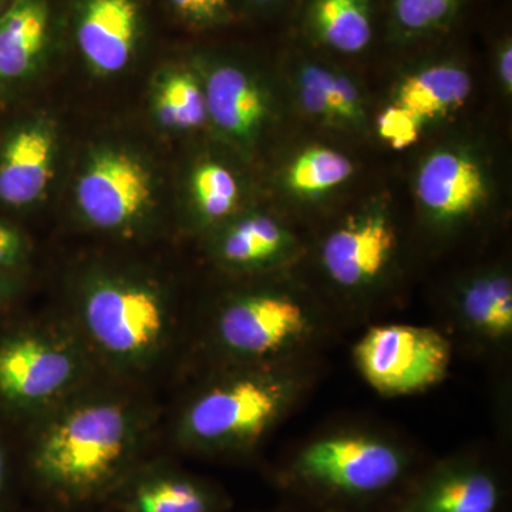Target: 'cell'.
Returning a JSON list of instances; mask_svg holds the SVG:
<instances>
[{
    "label": "cell",
    "instance_id": "cell-1",
    "mask_svg": "<svg viewBox=\"0 0 512 512\" xmlns=\"http://www.w3.org/2000/svg\"><path fill=\"white\" fill-rule=\"evenodd\" d=\"M431 457L370 421H342L292 444L269 481L295 512H390Z\"/></svg>",
    "mask_w": 512,
    "mask_h": 512
},
{
    "label": "cell",
    "instance_id": "cell-2",
    "mask_svg": "<svg viewBox=\"0 0 512 512\" xmlns=\"http://www.w3.org/2000/svg\"><path fill=\"white\" fill-rule=\"evenodd\" d=\"M322 355L215 367L185 404L177 424L184 450L211 458H249L311 399Z\"/></svg>",
    "mask_w": 512,
    "mask_h": 512
},
{
    "label": "cell",
    "instance_id": "cell-3",
    "mask_svg": "<svg viewBox=\"0 0 512 512\" xmlns=\"http://www.w3.org/2000/svg\"><path fill=\"white\" fill-rule=\"evenodd\" d=\"M141 431L140 412L124 400L74 403L37 437L32 451L37 483L69 503L99 497L126 476Z\"/></svg>",
    "mask_w": 512,
    "mask_h": 512
},
{
    "label": "cell",
    "instance_id": "cell-4",
    "mask_svg": "<svg viewBox=\"0 0 512 512\" xmlns=\"http://www.w3.org/2000/svg\"><path fill=\"white\" fill-rule=\"evenodd\" d=\"M343 326L328 303L281 284L232 293L210 319L215 367L322 355Z\"/></svg>",
    "mask_w": 512,
    "mask_h": 512
},
{
    "label": "cell",
    "instance_id": "cell-5",
    "mask_svg": "<svg viewBox=\"0 0 512 512\" xmlns=\"http://www.w3.org/2000/svg\"><path fill=\"white\" fill-rule=\"evenodd\" d=\"M399 254V234L386 212L350 217L320 242L319 266L332 288L343 329L366 323L382 308L383 291Z\"/></svg>",
    "mask_w": 512,
    "mask_h": 512
},
{
    "label": "cell",
    "instance_id": "cell-6",
    "mask_svg": "<svg viewBox=\"0 0 512 512\" xmlns=\"http://www.w3.org/2000/svg\"><path fill=\"white\" fill-rule=\"evenodd\" d=\"M80 322L94 348L119 369L150 365L170 336L173 318L164 296L133 279H94L79 303Z\"/></svg>",
    "mask_w": 512,
    "mask_h": 512
},
{
    "label": "cell",
    "instance_id": "cell-7",
    "mask_svg": "<svg viewBox=\"0 0 512 512\" xmlns=\"http://www.w3.org/2000/svg\"><path fill=\"white\" fill-rule=\"evenodd\" d=\"M456 346L433 326L373 323L356 340L353 365L367 386L384 397L414 396L450 375Z\"/></svg>",
    "mask_w": 512,
    "mask_h": 512
},
{
    "label": "cell",
    "instance_id": "cell-8",
    "mask_svg": "<svg viewBox=\"0 0 512 512\" xmlns=\"http://www.w3.org/2000/svg\"><path fill=\"white\" fill-rule=\"evenodd\" d=\"M511 500L507 457L480 444L431 458L390 512H511Z\"/></svg>",
    "mask_w": 512,
    "mask_h": 512
},
{
    "label": "cell",
    "instance_id": "cell-9",
    "mask_svg": "<svg viewBox=\"0 0 512 512\" xmlns=\"http://www.w3.org/2000/svg\"><path fill=\"white\" fill-rule=\"evenodd\" d=\"M82 349L69 336L18 330L0 338V403L36 413L62 402L86 373Z\"/></svg>",
    "mask_w": 512,
    "mask_h": 512
},
{
    "label": "cell",
    "instance_id": "cell-10",
    "mask_svg": "<svg viewBox=\"0 0 512 512\" xmlns=\"http://www.w3.org/2000/svg\"><path fill=\"white\" fill-rule=\"evenodd\" d=\"M444 333L471 356L507 359L512 348V278L501 266L458 279L443 303Z\"/></svg>",
    "mask_w": 512,
    "mask_h": 512
},
{
    "label": "cell",
    "instance_id": "cell-11",
    "mask_svg": "<svg viewBox=\"0 0 512 512\" xmlns=\"http://www.w3.org/2000/svg\"><path fill=\"white\" fill-rule=\"evenodd\" d=\"M153 197L150 173L121 151L94 157L77 184L76 200L93 227L120 231L136 225Z\"/></svg>",
    "mask_w": 512,
    "mask_h": 512
},
{
    "label": "cell",
    "instance_id": "cell-12",
    "mask_svg": "<svg viewBox=\"0 0 512 512\" xmlns=\"http://www.w3.org/2000/svg\"><path fill=\"white\" fill-rule=\"evenodd\" d=\"M487 197L483 168L461 151H436L421 165L417 200L427 221L439 231H453L471 220Z\"/></svg>",
    "mask_w": 512,
    "mask_h": 512
},
{
    "label": "cell",
    "instance_id": "cell-13",
    "mask_svg": "<svg viewBox=\"0 0 512 512\" xmlns=\"http://www.w3.org/2000/svg\"><path fill=\"white\" fill-rule=\"evenodd\" d=\"M55 143L46 127L22 123L0 137V205L22 210L40 200L52 180Z\"/></svg>",
    "mask_w": 512,
    "mask_h": 512
},
{
    "label": "cell",
    "instance_id": "cell-14",
    "mask_svg": "<svg viewBox=\"0 0 512 512\" xmlns=\"http://www.w3.org/2000/svg\"><path fill=\"white\" fill-rule=\"evenodd\" d=\"M140 30L136 0H84L77 45L97 72H120L130 62Z\"/></svg>",
    "mask_w": 512,
    "mask_h": 512
},
{
    "label": "cell",
    "instance_id": "cell-15",
    "mask_svg": "<svg viewBox=\"0 0 512 512\" xmlns=\"http://www.w3.org/2000/svg\"><path fill=\"white\" fill-rule=\"evenodd\" d=\"M215 255L237 271L282 268L298 255L295 235L281 221L252 214L228 225L215 239Z\"/></svg>",
    "mask_w": 512,
    "mask_h": 512
},
{
    "label": "cell",
    "instance_id": "cell-16",
    "mask_svg": "<svg viewBox=\"0 0 512 512\" xmlns=\"http://www.w3.org/2000/svg\"><path fill=\"white\" fill-rule=\"evenodd\" d=\"M46 0H12L0 16V96L23 82L46 47Z\"/></svg>",
    "mask_w": 512,
    "mask_h": 512
},
{
    "label": "cell",
    "instance_id": "cell-17",
    "mask_svg": "<svg viewBox=\"0 0 512 512\" xmlns=\"http://www.w3.org/2000/svg\"><path fill=\"white\" fill-rule=\"evenodd\" d=\"M231 500L221 487L178 471L138 481L126 498L127 512H228Z\"/></svg>",
    "mask_w": 512,
    "mask_h": 512
},
{
    "label": "cell",
    "instance_id": "cell-18",
    "mask_svg": "<svg viewBox=\"0 0 512 512\" xmlns=\"http://www.w3.org/2000/svg\"><path fill=\"white\" fill-rule=\"evenodd\" d=\"M207 113L225 133L248 140L268 116V100L247 73L221 66L210 74L205 92Z\"/></svg>",
    "mask_w": 512,
    "mask_h": 512
},
{
    "label": "cell",
    "instance_id": "cell-19",
    "mask_svg": "<svg viewBox=\"0 0 512 512\" xmlns=\"http://www.w3.org/2000/svg\"><path fill=\"white\" fill-rule=\"evenodd\" d=\"M471 93L466 70L451 64L429 67L406 77L393 104L409 111L421 124L460 109Z\"/></svg>",
    "mask_w": 512,
    "mask_h": 512
},
{
    "label": "cell",
    "instance_id": "cell-20",
    "mask_svg": "<svg viewBox=\"0 0 512 512\" xmlns=\"http://www.w3.org/2000/svg\"><path fill=\"white\" fill-rule=\"evenodd\" d=\"M309 19L320 42L338 52H362L372 40L369 0H313Z\"/></svg>",
    "mask_w": 512,
    "mask_h": 512
},
{
    "label": "cell",
    "instance_id": "cell-21",
    "mask_svg": "<svg viewBox=\"0 0 512 512\" xmlns=\"http://www.w3.org/2000/svg\"><path fill=\"white\" fill-rule=\"evenodd\" d=\"M352 174L348 157L330 148L312 147L293 160L286 184L299 197L313 198L345 183Z\"/></svg>",
    "mask_w": 512,
    "mask_h": 512
},
{
    "label": "cell",
    "instance_id": "cell-22",
    "mask_svg": "<svg viewBox=\"0 0 512 512\" xmlns=\"http://www.w3.org/2000/svg\"><path fill=\"white\" fill-rule=\"evenodd\" d=\"M192 190L202 220H225L237 208L238 184L234 175L220 164H202L192 177Z\"/></svg>",
    "mask_w": 512,
    "mask_h": 512
},
{
    "label": "cell",
    "instance_id": "cell-23",
    "mask_svg": "<svg viewBox=\"0 0 512 512\" xmlns=\"http://www.w3.org/2000/svg\"><path fill=\"white\" fill-rule=\"evenodd\" d=\"M301 73L318 84L320 90L328 97L330 106L335 111L336 121L352 124L362 123L365 111H363L359 90L348 77L330 72L325 67L316 66V64L303 67Z\"/></svg>",
    "mask_w": 512,
    "mask_h": 512
},
{
    "label": "cell",
    "instance_id": "cell-24",
    "mask_svg": "<svg viewBox=\"0 0 512 512\" xmlns=\"http://www.w3.org/2000/svg\"><path fill=\"white\" fill-rule=\"evenodd\" d=\"M161 92H164L173 104L178 127L194 128L204 123L207 117L205 93H202L191 74H174L161 87Z\"/></svg>",
    "mask_w": 512,
    "mask_h": 512
},
{
    "label": "cell",
    "instance_id": "cell-25",
    "mask_svg": "<svg viewBox=\"0 0 512 512\" xmlns=\"http://www.w3.org/2000/svg\"><path fill=\"white\" fill-rule=\"evenodd\" d=\"M457 0H393L400 28L420 33L439 28L453 16Z\"/></svg>",
    "mask_w": 512,
    "mask_h": 512
},
{
    "label": "cell",
    "instance_id": "cell-26",
    "mask_svg": "<svg viewBox=\"0 0 512 512\" xmlns=\"http://www.w3.org/2000/svg\"><path fill=\"white\" fill-rule=\"evenodd\" d=\"M421 128L423 124L416 117L396 104L387 107L377 120L380 137L396 150H404L416 144Z\"/></svg>",
    "mask_w": 512,
    "mask_h": 512
},
{
    "label": "cell",
    "instance_id": "cell-27",
    "mask_svg": "<svg viewBox=\"0 0 512 512\" xmlns=\"http://www.w3.org/2000/svg\"><path fill=\"white\" fill-rule=\"evenodd\" d=\"M28 241L15 225L0 220V274L16 275L28 256Z\"/></svg>",
    "mask_w": 512,
    "mask_h": 512
},
{
    "label": "cell",
    "instance_id": "cell-28",
    "mask_svg": "<svg viewBox=\"0 0 512 512\" xmlns=\"http://www.w3.org/2000/svg\"><path fill=\"white\" fill-rule=\"evenodd\" d=\"M185 19L197 23L221 22L228 15V0H170Z\"/></svg>",
    "mask_w": 512,
    "mask_h": 512
},
{
    "label": "cell",
    "instance_id": "cell-29",
    "mask_svg": "<svg viewBox=\"0 0 512 512\" xmlns=\"http://www.w3.org/2000/svg\"><path fill=\"white\" fill-rule=\"evenodd\" d=\"M20 289V282L16 275L0 274V311L15 299Z\"/></svg>",
    "mask_w": 512,
    "mask_h": 512
},
{
    "label": "cell",
    "instance_id": "cell-30",
    "mask_svg": "<svg viewBox=\"0 0 512 512\" xmlns=\"http://www.w3.org/2000/svg\"><path fill=\"white\" fill-rule=\"evenodd\" d=\"M500 76L507 92L512 89V47L511 43H505L500 53Z\"/></svg>",
    "mask_w": 512,
    "mask_h": 512
},
{
    "label": "cell",
    "instance_id": "cell-31",
    "mask_svg": "<svg viewBox=\"0 0 512 512\" xmlns=\"http://www.w3.org/2000/svg\"><path fill=\"white\" fill-rule=\"evenodd\" d=\"M6 485H8V458H6L5 448L0 443V504L6 493Z\"/></svg>",
    "mask_w": 512,
    "mask_h": 512
},
{
    "label": "cell",
    "instance_id": "cell-32",
    "mask_svg": "<svg viewBox=\"0 0 512 512\" xmlns=\"http://www.w3.org/2000/svg\"><path fill=\"white\" fill-rule=\"evenodd\" d=\"M10 2H12V0H0V16L3 15V12L8 8Z\"/></svg>",
    "mask_w": 512,
    "mask_h": 512
},
{
    "label": "cell",
    "instance_id": "cell-33",
    "mask_svg": "<svg viewBox=\"0 0 512 512\" xmlns=\"http://www.w3.org/2000/svg\"><path fill=\"white\" fill-rule=\"evenodd\" d=\"M274 512H295V511H292L291 508H288V507H282L281 510H278V511H274Z\"/></svg>",
    "mask_w": 512,
    "mask_h": 512
},
{
    "label": "cell",
    "instance_id": "cell-34",
    "mask_svg": "<svg viewBox=\"0 0 512 512\" xmlns=\"http://www.w3.org/2000/svg\"><path fill=\"white\" fill-rule=\"evenodd\" d=\"M251 2H255V3H269V2H274V0H251Z\"/></svg>",
    "mask_w": 512,
    "mask_h": 512
}]
</instances>
